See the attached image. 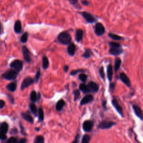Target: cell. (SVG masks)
<instances>
[{"mask_svg": "<svg viewBox=\"0 0 143 143\" xmlns=\"http://www.w3.org/2000/svg\"><path fill=\"white\" fill-rule=\"evenodd\" d=\"M58 40L63 45H69L71 43L72 37L68 32L63 31L59 34Z\"/></svg>", "mask_w": 143, "mask_h": 143, "instance_id": "obj_1", "label": "cell"}, {"mask_svg": "<svg viewBox=\"0 0 143 143\" xmlns=\"http://www.w3.org/2000/svg\"><path fill=\"white\" fill-rule=\"evenodd\" d=\"M116 123L114 121L109 120H103L100 122L98 126V128L100 129H111L112 127L115 126Z\"/></svg>", "mask_w": 143, "mask_h": 143, "instance_id": "obj_2", "label": "cell"}, {"mask_svg": "<svg viewBox=\"0 0 143 143\" xmlns=\"http://www.w3.org/2000/svg\"><path fill=\"white\" fill-rule=\"evenodd\" d=\"M17 75V72L14 69H10L2 75V77L6 80H13L16 79Z\"/></svg>", "mask_w": 143, "mask_h": 143, "instance_id": "obj_3", "label": "cell"}, {"mask_svg": "<svg viewBox=\"0 0 143 143\" xmlns=\"http://www.w3.org/2000/svg\"><path fill=\"white\" fill-rule=\"evenodd\" d=\"M10 67L12 69L19 72L23 69V62L20 60H15L10 64Z\"/></svg>", "mask_w": 143, "mask_h": 143, "instance_id": "obj_4", "label": "cell"}, {"mask_svg": "<svg viewBox=\"0 0 143 143\" xmlns=\"http://www.w3.org/2000/svg\"><path fill=\"white\" fill-rule=\"evenodd\" d=\"M87 86L88 93H96L99 90V86L95 82H90Z\"/></svg>", "mask_w": 143, "mask_h": 143, "instance_id": "obj_5", "label": "cell"}, {"mask_svg": "<svg viewBox=\"0 0 143 143\" xmlns=\"http://www.w3.org/2000/svg\"><path fill=\"white\" fill-rule=\"evenodd\" d=\"M112 104L113 105L114 107L116 109V111L118 112L121 117H124V112H123V109L121 106L119 104V103L118 102L117 100L115 98H113L112 100Z\"/></svg>", "mask_w": 143, "mask_h": 143, "instance_id": "obj_6", "label": "cell"}, {"mask_svg": "<svg viewBox=\"0 0 143 143\" xmlns=\"http://www.w3.org/2000/svg\"><path fill=\"white\" fill-rule=\"evenodd\" d=\"M95 34L97 36H101L105 34V28L101 23H97L95 27Z\"/></svg>", "mask_w": 143, "mask_h": 143, "instance_id": "obj_7", "label": "cell"}, {"mask_svg": "<svg viewBox=\"0 0 143 143\" xmlns=\"http://www.w3.org/2000/svg\"><path fill=\"white\" fill-rule=\"evenodd\" d=\"M81 15H82V16L84 17V19L86 20L87 23L92 24L95 23L96 21V19H95V17H94L92 14L88 13V12H82L81 13Z\"/></svg>", "mask_w": 143, "mask_h": 143, "instance_id": "obj_8", "label": "cell"}, {"mask_svg": "<svg viewBox=\"0 0 143 143\" xmlns=\"http://www.w3.org/2000/svg\"><path fill=\"white\" fill-rule=\"evenodd\" d=\"M34 82V80L30 77H27L23 80L22 84H21V89L23 90L25 89H26L27 87H28L30 85L32 84Z\"/></svg>", "mask_w": 143, "mask_h": 143, "instance_id": "obj_9", "label": "cell"}, {"mask_svg": "<svg viewBox=\"0 0 143 143\" xmlns=\"http://www.w3.org/2000/svg\"><path fill=\"white\" fill-rule=\"evenodd\" d=\"M133 109L136 116L139 117L141 120L143 121V112L141 108L138 105H133Z\"/></svg>", "mask_w": 143, "mask_h": 143, "instance_id": "obj_10", "label": "cell"}, {"mask_svg": "<svg viewBox=\"0 0 143 143\" xmlns=\"http://www.w3.org/2000/svg\"><path fill=\"white\" fill-rule=\"evenodd\" d=\"M120 79L127 87L130 88L131 86V83L130 79L124 72H121L120 74Z\"/></svg>", "mask_w": 143, "mask_h": 143, "instance_id": "obj_11", "label": "cell"}, {"mask_svg": "<svg viewBox=\"0 0 143 143\" xmlns=\"http://www.w3.org/2000/svg\"><path fill=\"white\" fill-rule=\"evenodd\" d=\"M93 122L91 120L85 121L83 124V129L86 132H90L93 127Z\"/></svg>", "mask_w": 143, "mask_h": 143, "instance_id": "obj_12", "label": "cell"}, {"mask_svg": "<svg viewBox=\"0 0 143 143\" xmlns=\"http://www.w3.org/2000/svg\"><path fill=\"white\" fill-rule=\"evenodd\" d=\"M123 52V49L121 47L119 48H110L109 50V53L114 56H117L121 54Z\"/></svg>", "mask_w": 143, "mask_h": 143, "instance_id": "obj_13", "label": "cell"}, {"mask_svg": "<svg viewBox=\"0 0 143 143\" xmlns=\"http://www.w3.org/2000/svg\"><path fill=\"white\" fill-rule=\"evenodd\" d=\"M94 98L92 95H87L85 96L82 99L80 105H84L87 103H89L93 101Z\"/></svg>", "mask_w": 143, "mask_h": 143, "instance_id": "obj_14", "label": "cell"}, {"mask_svg": "<svg viewBox=\"0 0 143 143\" xmlns=\"http://www.w3.org/2000/svg\"><path fill=\"white\" fill-rule=\"evenodd\" d=\"M23 50V54L24 56V58L26 62H30V54H29V51L28 49L26 48V47L24 46L22 49Z\"/></svg>", "mask_w": 143, "mask_h": 143, "instance_id": "obj_15", "label": "cell"}, {"mask_svg": "<svg viewBox=\"0 0 143 143\" xmlns=\"http://www.w3.org/2000/svg\"><path fill=\"white\" fill-rule=\"evenodd\" d=\"M107 76L109 82H111L113 77V68L111 64H109L107 67Z\"/></svg>", "mask_w": 143, "mask_h": 143, "instance_id": "obj_16", "label": "cell"}, {"mask_svg": "<svg viewBox=\"0 0 143 143\" xmlns=\"http://www.w3.org/2000/svg\"><path fill=\"white\" fill-rule=\"evenodd\" d=\"M22 30V24H21V21L19 20L16 21L14 25V31L16 33H20Z\"/></svg>", "mask_w": 143, "mask_h": 143, "instance_id": "obj_17", "label": "cell"}, {"mask_svg": "<svg viewBox=\"0 0 143 143\" xmlns=\"http://www.w3.org/2000/svg\"><path fill=\"white\" fill-rule=\"evenodd\" d=\"M83 30L81 29L77 30L75 33V40H77V41L78 42L81 41L82 40V39H83Z\"/></svg>", "mask_w": 143, "mask_h": 143, "instance_id": "obj_18", "label": "cell"}, {"mask_svg": "<svg viewBox=\"0 0 143 143\" xmlns=\"http://www.w3.org/2000/svg\"><path fill=\"white\" fill-rule=\"evenodd\" d=\"M67 50H68V53L70 56H74L75 52V50H76V47H75V44L73 43L70 44L68 47Z\"/></svg>", "mask_w": 143, "mask_h": 143, "instance_id": "obj_19", "label": "cell"}, {"mask_svg": "<svg viewBox=\"0 0 143 143\" xmlns=\"http://www.w3.org/2000/svg\"><path fill=\"white\" fill-rule=\"evenodd\" d=\"M21 116L23 117V118L24 120L28 121V122H29V123H32L33 122H34V120H33L32 117L29 114L24 113V112H23V113L21 114Z\"/></svg>", "mask_w": 143, "mask_h": 143, "instance_id": "obj_20", "label": "cell"}, {"mask_svg": "<svg viewBox=\"0 0 143 143\" xmlns=\"http://www.w3.org/2000/svg\"><path fill=\"white\" fill-rule=\"evenodd\" d=\"M121 64V59L120 58H116L115 60V65H114V68L115 71L117 72L118 71V69H120V66Z\"/></svg>", "mask_w": 143, "mask_h": 143, "instance_id": "obj_21", "label": "cell"}, {"mask_svg": "<svg viewBox=\"0 0 143 143\" xmlns=\"http://www.w3.org/2000/svg\"><path fill=\"white\" fill-rule=\"evenodd\" d=\"M65 105V102L63 100H60L57 103L56 105V109L57 111H61L63 108L64 106Z\"/></svg>", "mask_w": 143, "mask_h": 143, "instance_id": "obj_22", "label": "cell"}, {"mask_svg": "<svg viewBox=\"0 0 143 143\" xmlns=\"http://www.w3.org/2000/svg\"><path fill=\"white\" fill-rule=\"evenodd\" d=\"M17 85L15 82H12V83H9L6 86V88L8 91H11V92H14V91L16 90Z\"/></svg>", "mask_w": 143, "mask_h": 143, "instance_id": "obj_23", "label": "cell"}, {"mask_svg": "<svg viewBox=\"0 0 143 143\" xmlns=\"http://www.w3.org/2000/svg\"><path fill=\"white\" fill-rule=\"evenodd\" d=\"M8 129V124L6 123H2L1 125V126H0V131H2L5 134H6L7 133Z\"/></svg>", "mask_w": 143, "mask_h": 143, "instance_id": "obj_24", "label": "cell"}, {"mask_svg": "<svg viewBox=\"0 0 143 143\" xmlns=\"http://www.w3.org/2000/svg\"><path fill=\"white\" fill-rule=\"evenodd\" d=\"M108 36L114 40H120L123 39V38L121 37V36L118 35H116V34H113V33H111V32L109 33Z\"/></svg>", "mask_w": 143, "mask_h": 143, "instance_id": "obj_25", "label": "cell"}, {"mask_svg": "<svg viewBox=\"0 0 143 143\" xmlns=\"http://www.w3.org/2000/svg\"><path fill=\"white\" fill-rule=\"evenodd\" d=\"M49 64V60L48 58L46 57H43L42 58V68L44 69H47L48 68Z\"/></svg>", "mask_w": 143, "mask_h": 143, "instance_id": "obj_26", "label": "cell"}, {"mask_svg": "<svg viewBox=\"0 0 143 143\" xmlns=\"http://www.w3.org/2000/svg\"><path fill=\"white\" fill-rule=\"evenodd\" d=\"M92 54V51H91V50L90 49H86V50H85L84 53H83V56H83V57H84V58L88 59V58H90Z\"/></svg>", "mask_w": 143, "mask_h": 143, "instance_id": "obj_27", "label": "cell"}, {"mask_svg": "<svg viewBox=\"0 0 143 143\" xmlns=\"http://www.w3.org/2000/svg\"><path fill=\"white\" fill-rule=\"evenodd\" d=\"M34 143H44V138L41 135H39L36 137Z\"/></svg>", "mask_w": 143, "mask_h": 143, "instance_id": "obj_28", "label": "cell"}, {"mask_svg": "<svg viewBox=\"0 0 143 143\" xmlns=\"http://www.w3.org/2000/svg\"><path fill=\"white\" fill-rule=\"evenodd\" d=\"M30 100L32 102H35L37 100V95H36V93L35 91H33L31 92L30 94Z\"/></svg>", "mask_w": 143, "mask_h": 143, "instance_id": "obj_29", "label": "cell"}, {"mask_svg": "<svg viewBox=\"0 0 143 143\" xmlns=\"http://www.w3.org/2000/svg\"><path fill=\"white\" fill-rule=\"evenodd\" d=\"M38 114H39V120H40V121H43L44 120V111H43V109H42L41 107L39 108V109Z\"/></svg>", "mask_w": 143, "mask_h": 143, "instance_id": "obj_30", "label": "cell"}, {"mask_svg": "<svg viewBox=\"0 0 143 143\" xmlns=\"http://www.w3.org/2000/svg\"><path fill=\"white\" fill-rule=\"evenodd\" d=\"M91 138L89 135H84L82 139L81 143H90Z\"/></svg>", "mask_w": 143, "mask_h": 143, "instance_id": "obj_31", "label": "cell"}, {"mask_svg": "<svg viewBox=\"0 0 143 143\" xmlns=\"http://www.w3.org/2000/svg\"><path fill=\"white\" fill-rule=\"evenodd\" d=\"M27 39H28V33L25 32L22 36H21L20 40L21 42H23V43H25V42L27 41Z\"/></svg>", "mask_w": 143, "mask_h": 143, "instance_id": "obj_32", "label": "cell"}, {"mask_svg": "<svg viewBox=\"0 0 143 143\" xmlns=\"http://www.w3.org/2000/svg\"><path fill=\"white\" fill-rule=\"evenodd\" d=\"M80 89L81 90V91H82V92L85 93H88V91H87V86L86 84H85L84 83H82L81 84L80 86Z\"/></svg>", "mask_w": 143, "mask_h": 143, "instance_id": "obj_33", "label": "cell"}, {"mask_svg": "<svg viewBox=\"0 0 143 143\" xmlns=\"http://www.w3.org/2000/svg\"><path fill=\"white\" fill-rule=\"evenodd\" d=\"M99 74H100V77L102 78V79H103V80H105V71H104V68H103V67H101L100 68Z\"/></svg>", "mask_w": 143, "mask_h": 143, "instance_id": "obj_34", "label": "cell"}, {"mask_svg": "<svg viewBox=\"0 0 143 143\" xmlns=\"http://www.w3.org/2000/svg\"><path fill=\"white\" fill-rule=\"evenodd\" d=\"M109 47L110 48H119L121 47V45L120 44L117 43L116 42H114V41H111L108 43Z\"/></svg>", "mask_w": 143, "mask_h": 143, "instance_id": "obj_35", "label": "cell"}, {"mask_svg": "<svg viewBox=\"0 0 143 143\" xmlns=\"http://www.w3.org/2000/svg\"><path fill=\"white\" fill-rule=\"evenodd\" d=\"M73 94H74V101H76L79 98H80V91L78 90L74 91Z\"/></svg>", "mask_w": 143, "mask_h": 143, "instance_id": "obj_36", "label": "cell"}, {"mask_svg": "<svg viewBox=\"0 0 143 143\" xmlns=\"http://www.w3.org/2000/svg\"><path fill=\"white\" fill-rule=\"evenodd\" d=\"M30 109H31V111H32V113L36 114V112H37L38 109H37V107H36V106L34 104V103H31V104L30 105Z\"/></svg>", "mask_w": 143, "mask_h": 143, "instance_id": "obj_37", "label": "cell"}, {"mask_svg": "<svg viewBox=\"0 0 143 143\" xmlns=\"http://www.w3.org/2000/svg\"><path fill=\"white\" fill-rule=\"evenodd\" d=\"M79 79L82 82H86L87 79V75L85 74H81L79 75Z\"/></svg>", "mask_w": 143, "mask_h": 143, "instance_id": "obj_38", "label": "cell"}, {"mask_svg": "<svg viewBox=\"0 0 143 143\" xmlns=\"http://www.w3.org/2000/svg\"><path fill=\"white\" fill-rule=\"evenodd\" d=\"M7 143H17V140L14 137H11L8 140Z\"/></svg>", "mask_w": 143, "mask_h": 143, "instance_id": "obj_39", "label": "cell"}, {"mask_svg": "<svg viewBox=\"0 0 143 143\" xmlns=\"http://www.w3.org/2000/svg\"><path fill=\"white\" fill-rule=\"evenodd\" d=\"M7 136L6 134L3 133L2 131H0V139L2 140H4L6 139Z\"/></svg>", "mask_w": 143, "mask_h": 143, "instance_id": "obj_40", "label": "cell"}, {"mask_svg": "<svg viewBox=\"0 0 143 143\" xmlns=\"http://www.w3.org/2000/svg\"><path fill=\"white\" fill-rule=\"evenodd\" d=\"M40 70H38L36 72V74L35 75V82H37L39 81V79L40 78Z\"/></svg>", "mask_w": 143, "mask_h": 143, "instance_id": "obj_41", "label": "cell"}, {"mask_svg": "<svg viewBox=\"0 0 143 143\" xmlns=\"http://www.w3.org/2000/svg\"><path fill=\"white\" fill-rule=\"evenodd\" d=\"M83 71H84L83 69H78V70H75V71H73L71 72V75H74L75 74H77L78 73L81 72H83Z\"/></svg>", "mask_w": 143, "mask_h": 143, "instance_id": "obj_42", "label": "cell"}, {"mask_svg": "<svg viewBox=\"0 0 143 143\" xmlns=\"http://www.w3.org/2000/svg\"><path fill=\"white\" fill-rule=\"evenodd\" d=\"M69 1L72 5L75 6L78 4V0H69Z\"/></svg>", "mask_w": 143, "mask_h": 143, "instance_id": "obj_43", "label": "cell"}, {"mask_svg": "<svg viewBox=\"0 0 143 143\" xmlns=\"http://www.w3.org/2000/svg\"><path fill=\"white\" fill-rule=\"evenodd\" d=\"M106 103H107V102H106V100L103 101V102H102V107L105 111L107 110V106H106Z\"/></svg>", "mask_w": 143, "mask_h": 143, "instance_id": "obj_44", "label": "cell"}, {"mask_svg": "<svg viewBox=\"0 0 143 143\" xmlns=\"http://www.w3.org/2000/svg\"><path fill=\"white\" fill-rule=\"evenodd\" d=\"M79 138H80V135H77V136H75V138L74 140H73V141L72 143H78Z\"/></svg>", "mask_w": 143, "mask_h": 143, "instance_id": "obj_45", "label": "cell"}, {"mask_svg": "<svg viewBox=\"0 0 143 143\" xmlns=\"http://www.w3.org/2000/svg\"><path fill=\"white\" fill-rule=\"evenodd\" d=\"M5 105V102H4V100H0V108H2L4 107Z\"/></svg>", "mask_w": 143, "mask_h": 143, "instance_id": "obj_46", "label": "cell"}, {"mask_svg": "<svg viewBox=\"0 0 143 143\" xmlns=\"http://www.w3.org/2000/svg\"><path fill=\"white\" fill-rule=\"evenodd\" d=\"M27 141V140L25 138H23V139H20L19 141L17 142V143H26Z\"/></svg>", "mask_w": 143, "mask_h": 143, "instance_id": "obj_47", "label": "cell"}, {"mask_svg": "<svg viewBox=\"0 0 143 143\" xmlns=\"http://www.w3.org/2000/svg\"><path fill=\"white\" fill-rule=\"evenodd\" d=\"M115 83H111L110 84H109V88H110L111 90H113L115 89Z\"/></svg>", "mask_w": 143, "mask_h": 143, "instance_id": "obj_48", "label": "cell"}, {"mask_svg": "<svg viewBox=\"0 0 143 143\" xmlns=\"http://www.w3.org/2000/svg\"><path fill=\"white\" fill-rule=\"evenodd\" d=\"M82 4L84 5H86V6H88L89 5V2H88L87 0H83V1H82Z\"/></svg>", "mask_w": 143, "mask_h": 143, "instance_id": "obj_49", "label": "cell"}, {"mask_svg": "<svg viewBox=\"0 0 143 143\" xmlns=\"http://www.w3.org/2000/svg\"><path fill=\"white\" fill-rule=\"evenodd\" d=\"M68 68H69L68 66L65 65V66L64 67V71H65V72H67V71H68Z\"/></svg>", "mask_w": 143, "mask_h": 143, "instance_id": "obj_50", "label": "cell"}, {"mask_svg": "<svg viewBox=\"0 0 143 143\" xmlns=\"http://www.w3.org/2000/svg\"><path fill=\"white\" fill-rule=\"evenodd\" d=\"M1 30H2V25L1 22H0V34H1Z\"/></svg>", "mask_w": 143, "mask_h": 143, "instance_id": "obj_51", "label": "cell"}, {"mask_svg": "<svg viewBox=\"0 0 143 143\" xmlns=\"http://www.w3.org/2000/svg\"><path fill=\"white\" fill-rule=\"evenodd\" d=\"M138 143H141L140 142H139V141H138Z\"/></svg>", "mask_w": 143, "mask_h": 143, "instance_id": "obj_52", "label": "cell"}]
</instances>
